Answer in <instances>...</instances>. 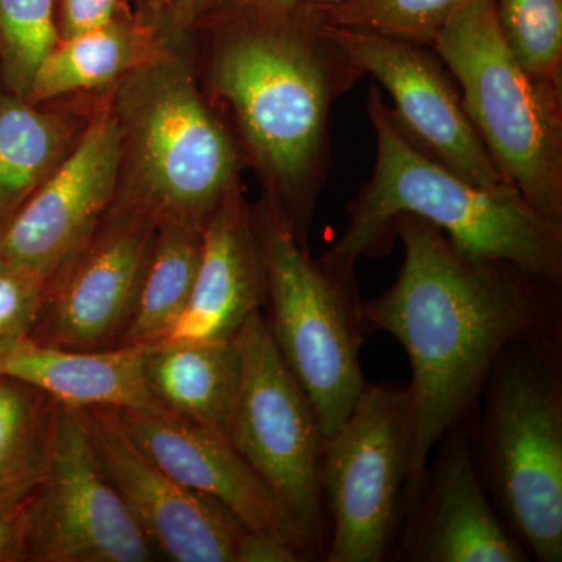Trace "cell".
<instances>
[{
	"mask_svg": "<svg viewBox=\"0 0 562 562\" xmlns=\"http://www.w3.org/2000/svg\"><path fill=\"white\" fill-rule=\"evenodd\" d=\"M464 2L465 0H342L330 5L314 7L327 24L380 33L431 49L443 24Z\"/></svg>",
	"mask_w": 562,
	"mask_h": 562,
	"instance_id": "25",
	"label": "cell"
},
{
	"mask_svg": "<svg viewBox=\"0 0 562 562\" xmlns=\"http://www.w3.org/2000/svg\"><path fill=\"white\" fill-rule=\"evenodd\" d=\"M560 344L517 342L484 386L483 462L498 509L530 557L562 560Z\"/></svg>",
	"mask_w": 562,
	"mask_h": 562,
	"instance_id": "7",
	"label": "cell"
},
{
	"mask_svg": "<svg viewBox=\"0 0 562 562\" xmlns=\"http://www.w3.org/2000/svg\"><path fill=\"white\" fill-rule=\"evenodd\" d=\"M58 402L32 384L0 375V505L36 491L49 468Z\"/></svg>",
	"mask_w": 562,
	"mask_h": 562,
	"instance_id": "23",
	"label": "cell"
},
{
	"mask_svg": "<svg viewBox=\"0 0 562 562\" xmlns=\"http://www.w3.org/2000/svg\"><path fill=\"white\" fill-rule=\"evenodd\" d=\"M117 413L133 441L173 479L227 506L249 530L279 536L308 561L316 557L283 503L225 436L165 408Z\"/></svg>",
	"mask_w": 562,
	"mask_h": 562,
	"instance_id": "15",
	"label": "cell"
},
{
	"mask_svg": "<svg viewBox=\"0 0 562 562\" xmlns=\"http://www.w3.org/2000/svg\"><path fill=\"white\" fill-rule=\"evenodd\" d=\"M143 371L158 405L227 438L243 380L235 338L149 347Z\"/></svg>",
	"mask_w": 562,
	"mask_h": 562,
	"instance_id": "19",
	"label": "cell"
},
{
	"mask_svg": "<svg viewBox=\"0 0 562 562\" xmlns=\"http://www.w3.org/2000/svg\"><path fill=\"white\" fill-rule=\"evenodd\" d=\"M403 265L390 290L362 303L366 328L390 333L412 362L413 443L403 512L419 506L428 458L482 398L503 353L517 342L561 344L557 288L509 262L462 255L430 222H392Z\"/></svg>",
	"mask_w": 562,
	"mask_h": 562,
	"instance_id": "1",
	"label": "cell"
},
{
	"mask_svg": "<svg viewBox=\"0 0 562 562\" xmlns=\"http://www.w3.org/2000/svg\"><path fill=\"white\" fill-rule=\"evenodd\" d=\"M60 3L61 38L77 35L110 21L120 9V0H57Z\"/></svg>",
	"mask_w": 562,
	"mask_h": 562,
	"instance_id": "29",
	"label": "cell"
},
{
	"mask_svg": "<svg viewBox=\"0 0 562 562\" xmlns=\"http://www.w3.org/2000/svg\"><path fill=\"white\" fill-rule=\"evenodd\" d=\"M239 9L246 18L217 46L211 87L231 103L251 157L286 203L279 213L305 244L328 110L361 70L325 32L316 7Z\"/></svg>",
	"mask_w": 562,
	"mask_h": 562,
	"instance_id": "2",
	"label": "cell"
},
{
	"mask_svg": "<svg viewBox=\"0 0 562 562\" xmlns=\"http://www.w3.org/2000/svg\"><path fill=\"white\" fill-rule=\"evenodd\" d=\"M40 273L0 260V347L29 338L50 286Z\"/></svg>",
	"mask_w": 562,
	"mask_h": 562,
	"instance_id": "27",
	"label": "cell"
},
{
	"mask_svg": "<svg viewBox=\"0 0 562 562\" xmlns=\"http://www.w3.org/2000/svg\"><path fill=\"white\" fill-rule=\"evenodd\" d=\"M103 471L155 553L176 562H235L249 530L222 503L192 491L133 441L117 408H79Z\"/></svg>",
	"mask_w": 562,
	"mask_h": 562,
	"instance_id": "13",
	"label": "cell"
},
{
	"mask_svg": "<svg viewBox=\"0 0 562 562\" xmlns=\"http://www.w3.org/2000/svg\"><path fill=\"white\" fill-rule=\"evenodd\" d=\"M412 443L408 386L366 384L322 452V501L331 516L325 561L384 560L403 512Z\"/></svg>",
	"mask_w": 562,
	"mask_h": 562,
	"instance_id": "8",
	"label": "cell"
},
{
	"mask_svg": "<svg viewBox=\"0 0 562 562\" xmlns=\"http://www.w3.org/2000/svg\"><path fill=\"white\" fill-rule=\"evenodd\" d=\"M308 561L301 550L272 532L246 530L236 547L235 562Z\"/></svg>",
	"mask_w": 562,
	"mask_h": 562,
	"instance_id": "30",
	"label": "cell"
},
{
	"mask_svg": "<svg viewBox=\"0 0 562 562\" xmlns=\"http://www.w3.org/2000/svg\"><path fill=\"white\" fill-rule=\"evenodd\" d=\"M90 116L0 90V228L68 157Z\"/></svg>",
	"mask_w": 562,
	"mask_h": 562,
	"instance_id": "21",
	"label": "cell"
},
{
	"mask_svg": "<svg viewBox=\"0 0 562 562\" xmlns=\"http://www.w3.org/2000/svg\"><path fill=\"white\" fill-rule=\"evenodd\" d=\"M155 554L103 471L80 409L58 403L49 468L32 495L29 562H147Z\"/></svg>",
	"mask_w": 562,
	"mask_h": 562,
	"instance_id": "10",
	"label": "cell"
},
{
	"mask_svg": "<svg viewBox=\"0 0 562 562\" xmlns=\"http://www.w3.org/2000/svg\"><path fill=\"white\" fill-rule=\"evenodd\" d=\"M405 532V560L524 562L530 553L501 519L480 482L464 422L443 436Z\"/></svg>",
	"mask_w": 562,
	"mask_h": 562,
	"instance_id": "16",
	"label": "cell"
},
{
	"mask_svg": "<svg viewBox=\"0 0 562 562\" xmlns=\"http://www.w3.org/2000/svg\"><path fill=\"white\" fill-rule=\"evenodd\" d=\"M202 257V228L158 221L120 347L155 346L172 330L191 299Z\"/></svg>",
	"mask_w": 562,
	"mask_h": 562,
	"instance_id": "22",
	"label": "cell"
},
{
	"mask_svg": "<svg viewBox=\"0 0 562 562\" xmlns=\"http://www.w3.org/2000/svg\"><path fill=\"white\" fill-rule=\"evenodd\" d=\"M324 27L355 68L372 74L386 88L395 103L392 111L422 149L480 187L512 184L498 171L460 92L428 47L327 22Z\"/></svg>",
	"mask_w": 562,
	"mask_h": 562,
	"instance_id": "14",
	"label": "cell"
},
{
	"mask_svg": "<svg viewBox=\"0 0 562 562\" xmlns=\"http://www.w3.org/2000/svg\"><path fill=\"white\" fill-rule=\"evenodd\" d=\"M32 495L0 505V562H29Z\"/></svg>",
	"mask_w": 562,
	"mask_h": 562,
	"instance_id": "28",
	"label": "cell"
},
{
	"mask_svg": "<svg viewBox=\"0 0 562 562\" xmlns=\"http://www.w3.org/2000/svg\"><path fill=\"white\" fill-rule=\"evenodd\" d=\"M57 0H0V77L3 90L27 99L44 60L60 43Z\"/></svg>",
	"mask_w": 562,
	"mask_h": 562,
	"instance_id": "24",
	"label": "cell"
},
{
	"mask_svg": "<svg viewBox=\"0 0 562 562\" xmlns=\"http://www.w3.org/2000/svg\"><path fill=\"white\" fill-rule=\"evenodd\" d=\"M122 161L114 202L157 221L202 228L233 184L238 154L176 57L136 70L113 87Z\"/></svg>",
	"mask_w": 562,
	"mask_h": 562,
	"instance_id": "4",
	"label": "cell"
},
{
	"mask_svg": "<svg viewBox=\"0 0 562 562\" xmlns=\"http://www.w3.org/2000/svg\"><path fill=\"white\" fill-rule=\"evenodd\" d=\"M372 91L375 171L350 205L349 227L324 257L353 269L361 257L382 251L395 217L412 214L439 228L465 257L509 262L558 286L562 225L539 216L513 184L480 187L436 160Z\"/></svg>",
	"mask_w": 562,
	"mask_h": 562,
	"instance_id": "3",
	"label": "cell"
},
{
	"mask_svg": "<svg viewBox=\"0 0 562 562\" xmlns=\"http://www.w3.org/2000/svg\"><path fill=\"white\" fill-rule=\"evenodd\" d=\"M495 10L513 57L562 90V0H495Z\"/></svg>",
	"mask_w": 562,
	"mask_h": 562,
	"instance_id": "26",
	"label": "cell"
},
{
	"mask_svg": "<svg viewBox=\"0 0 562 562\" xmlns=\"http://www.w3.org/2000/svg\"><path fill=\"white\" fill-rule=\"evenodd\" d=\"M162 7H166L177 21L192 22L203 11L211 9L222 0H158Z\"/></svg>",
	"mask_w": 562,
	"mask_h": 562,
	"instance_id": "31",
	"label": "cell"
},
{
	"mask_svg": "<svg viewBox=\"0 0 562 562\" xmlns=\"http://www.w3.org/2000/svg\"><path fill=\"white\" fill-rule=\"evenodd\" d=\"M157 217L113 202L61 271L29 338L79 351L117 349Z\"/></svg>",
	"mask_w": 562,
	"mask_h": 562,
	"instance_id": "12",
	"label": "cell"
},
{
	"mask_svg": "<svg viewBox=\"0 0 562 562\" xmlns=\"http://www.w3.org/2000/svg\"><path fill=\"white\" fill-rule=\"evenodd\" d=\"M121 161V125L109 92L68 157L0 228V260L54 280L113 205Z\"/></svg>",
	"mask_w": 562,
	"mask_h": 562,
	"instance_id": "11",
	"label": "cell"
},
{
	"mask_svg": "<svg viewBox=\"0 0 562 562\" xmlns=\"http://www.w3.org/2000/svg\"><path fill=\"white\" fill-rule=\"evenodd\" d=\"M243 380L227 439L325 554L321 461L325 439L308 395L281 360L261 312L235 336Z\"/></svg>",
	"mask_w": 562,
	"mask_h": 562,
	"instance_id": "9",
	"label": "cell"
},
{
	"mask_svg": "<svg viewBox=\"0 0 562 562\" xmlns=\"http://www.w3.org/2000/svg\"><path fill=\"white\" fill-rule=\"evenodd\" d=\"M144 350H68L24 338L0 347V375L32 384L72 408H162L144 380Z\"/></svg>",
	"mask_w": 562,
	"mask_h": 562,
	"instance_id": "18",
	"label": "cell"
},
{
	"mask_svg": "<svg viewBox=\"0 0 562 562\" xmlns=\"http://www.w3.org/2000/svg\"><path fill=\"white\" fill-rule=\"evenodd\" d=\"M238 7L250 9H291L301 5H330L342 0H233Z\"/></svg>",
	"mask_w": 562,
	"mask_h": 562,
	"instance_id": "32",
	"label": "cell"
},
{
	"mask_svg": "<svg viewBox=\"0 0 562 562\" xmlns=\"http://www.w3.org/2000/svg\"><path fill=\"white\" fill-rule=\"evenodd\" d=\"M431 49L460 85L465 113L498 171L539 216L562 225V90L513 57L495 0H465Z\"/></svg>",
	"mask_w": 562,
	"mask_h": 562,
	"instance_id": "5",
	"label": "cell"
},
{
	"mask_svg": "<svg viewBox=\"0 0 562 562\" xmlns=\"http://www.w3.org/2000/svg\"><path fill=\"white\" fill-rule=\"evenodd\" d=\"M169 57L151 25L117 9L110 21L60 40L36 72L27 101L46 103L72 92L113 88Z\"/></svg>",
	"mask_w": 562,
	"mask_h": 562,
	"instance_id": "20",
	"label": "cell"
},
{
	"mask_svg": "<svg viewBox=\"0 0 562 562\" xmlns=\"http://www.w3.org/2000/svg\"><path fill=\"white\" fill-rule=\"evenodd\" d=\"M254 224L271 305L269 331L327 441L368 384L360 362L368 328L353 269L313 258L276 206Z\"/></svg>",
	"mask_w": 562,
	"mask_h": 562,
	"instance_id": "6",
	"label": "cell"
},
{
	"mask_svg": "<svg viewBox=\"0 0 562 562\" xmlns=\"http://www.w3.org/2000/svg\"><path fill=\"white\" fill-rule=\"evenodd\" d=\"M266 301L260 241L235 183L203 224L201 265L187 308L151 347L233 339Z\"/></svg>",
	"mask_w": 562,
	"mask_h": 562,
	"instance_id": "17",
	"label": "cell"
}]
</instances>
